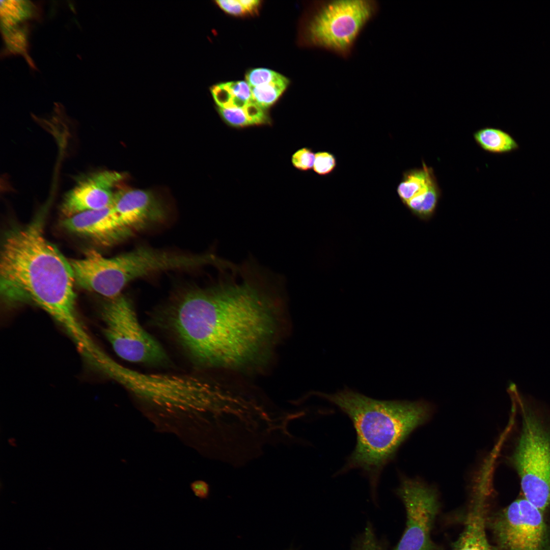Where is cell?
I'll return each instance as SVG.
<instances>
[{
    "label": "cell",
    "instance_id": "cell-9",
    "mask_svg": "<svg viewBox=\"0 0 550 550\" xmlns=\"http://www.w3.org/2000/svg\"><path fill=\"white\" fill-rule=\"evenodd\" d=\"M397 493L405 506L407 522L395 550H437L430 537L439 509L435 490L420 481L404 478Z\"/></svg>",
    "mask_w": 550,
    "mask_h": 550
},
{
    "label": "cell",
    "instance_id": "cell-24",
    "mask_svg": "<svg viewBox=\"0 0 550 550\" xmlns=\"http://www.w3.org/2000/svg\"><path fill=\"white\" fill-rule=\"evenodd\" d=\"M357 550H383L379 545L372 529L367 528Z\"/></svg>",
    "mask_w": 550,
    "mask_h": 550
},
{
    "label": "cell",
    "instance_id": "cell-19",
    "mask_svg": "<svg viewBox=\"0 0 550 550\" xmlns=\"http://www.w3.org/2000/svg\"><path fill=\"white\" fill-rule=\"evenodd\" d=\"M289 79L282 76L270 82L251 88L253 101L265 109L274 103L285 90Z\"/></svg>",
    "mask_w": 550,
    "mask_h": 550
},
{
    "label": "cell",
    "instance_id": "cell-1",
    "mask_svg": "<svg viewBox=\"0 0 550 550\" xmlns=\"http://www.w3.org/2000/svg\"><path fill=\"white\" fill-rule=\"evenodd\" d=\"M241 277L240 282L231 278L183 289L165 309L169 329L196 364L244 366L257 363L269 348L281 286L246 265Z\"/></svg>",
    "mask_w": 550,
    "mask_h": 550
},
{
    "label": "cell",
    "instance_id": "cell-4",
    "mask_svg": "<svg viewBox=\"0 0 550 550\" xmlns=\"http://www.w3.org/2000/svg\"><path fill=\"white\" fill-rule=\"evenodd\" d=\"M507 392L521 418L507 461L517 474L523 497L543 512L550 506V409L514 383Z\"/></svg>",
    "mask_w": 550,
    "mask_h": 550
},
{
    "label": "cell",
    "instance_id": "cell-25",
    "mask_svg": "<svg viewBox=\"0 0 550 550\" xmlns=\"http://www.w3.org/2000/svg\"><path fill=\"white\" fill-rule=\"evenodd\" d=\"M193 489L195 494L201 499H205L208 497L209 488L208 485L202 481L195 482L193 485Z\"/></svg>",
    "mask_w": 550,
    "mask_h": 550
},
{
    "label": "cell",
    "instance_id": "cell-15",
    "mask_svg": "<svg viewBox=\"0 0 550 550\" xmlns=\"http://www.w3.org/2000/svg\"><path fill=\"white\" fill-rule=\"evenodd\" d=\"M210 91L219 107L242 108L252 102L251 88L244 81L220 83L212 86Z\"/></svg>",
    "mask_w": 550,
    "mask_h": 550
},
{
    "label": "cell",
    "instance_id": "cell-13",
    "mask_svg": "<svg viewBox=\"0 0 550 550\" xmlns=\"http://www.w3.org/2000/svg\"><path fill=\"white\" fill-rule=\"evenodd\" d=\"M62 224L70 232L92 238L105 245L122 242L134 234L122 223L113 206L77 213L66 217Z\"/></svg>",
    "mask_w": 550,
    "mask_h": 550
},
{
    "label": "cell",
    "instance_id": "cell-18",
    "mask_svg": "<svg viewBox=\"0 0 550 550\" xmlns=\"http://www.w3.org/2000/svg\"><path fill=\"white\" fill-rule=\"evenodd\" d=\"M1 11L2 28L6 29L32 18L36 8L29 1H2Z\"/></svg>",
    "mask_w": 550,
    "mask_h": 550
},
{
    "label": "cell",
    "instance_id": "cell-8",
    "mask_svg": "<svg viewBox=\"0 0 550 550\" xmlns=\"http://www.w3.org/2000/svg\"><path fill=\"white\" fill-rule=\"evenodd\" d=\"M486 526L501 550H550L542 512L524 497L487 516Z\"/></svg>",
    "mask_w": 550,
    "mask_h": 550
},
{
    "label": "cell",
    "instance_id": "cell-22",
    "mask_svg": "<svg viewBox=\"0 0 550 550\" xmlns=\"http://www.w3.org/2000/svg\"><path fill=\"white\" fill-rule=\"evenodd\" d=\"M315 154L307 148H302L296 151L292 156V162L296 168L307 171L311 169L315 160Z\"/></svg>",
    "mask_w": 550,
    "mask_h": 550
},
{
    "label": "cell",
    "instance_id": "cell-21",
    "mask_svg": "<svg viewBox=\"0 0 550 550\" xmlns=\"http://www.w3.org/2000/svg\"><path fill=\"white\" fill-rule=\"evenodd\" d=\"M336 166V158L332 154L325 151L315 154L313 169L318 174H329L335 169Z\"/></svg>",
    "mask_w": 550,
    "mask_h": 550
},
{
    "label": "cell",
    "instance_id": "cell-26",
    "mask_svg": "<svg viewBox=\"0 0 550 550\" xmlns=\"http://www.w3.org/2000/svg\"><path fill=\"white\" fill-rule=\"evenodd\" d=\"M240 2L245 8L247 13L256 11L260 3V1L258 0H240Z\"/></svg>",
    "mask_w": 550,
    "mask_h": 550
},
{
    "label": "cell",
    "instance_id": "cell-5",
    "mask_svg": "<svg viewBox=\"0 0 550 550\" xmlns=\"http://www.w3.org/2000/svg\"><path fill=\"white\" fill-rule=\"evenodd\" d=\"M378 10V4L373 0L317 1L303 20L301 42L346 59Z\"/></svg>",
    "mask_w": 550,
    "mask_h": 550
},
{
    "label": "cell",
    "instance_id": "cell-2",
    "mask_svg": "<svg viewBox=\"0 0 550 550\" xmlns=\"http://www.w3.org/2000/svg\"><path fill=\"white\" fill-rule=\"evenodd\" d=\"M39 216L4 236L0 255V291L11 305L33 302L56 320L81 350L92 344L76 313L70 263L45 236Z\"/></svg>",
    "mask_w": 550,
    "mask_h": 550
},
{
    "label": "cell",
    "instance_id": "cell-10",
    "mask_svg": "<svg viewBox=\"0 0 550 550\" xmlns=\"http://www.w3.org/2000/svg\"><path fill=\"white\" fill-rule=\"evenodd\" d=\"M122 179L123 175L116 171H103L87 175L66 194L62 212L68 217L113 206L114 187Z\"/></svg>",
    "mask_w": 550,
    "mask_h": 550
},
{
    "label": "cell",
    "instance_id": "cell-23",
    "mask_svg": "<svg viewBox=\"0 0 550 550\" xmlns=\"http://www.w3.org/2000/svg\"><path fill=\"white\" fill-rule=\"evenodd\" d=\"M216 4L226 12L233 15H242L247 12L240 0H219Z\"/></svg>",
    "mask_w": 550,
    "mask_h": 550
},
{
    "label": "cell",
    "instance_id": "cell-20",
    "mask_svg": "<svg viewBox=\"0 0 550 550\" xmlns=\"http://www.w3.org/2000/svg\"><path fill=\"white\" fill-rule=\"evenodd\" d=\"M282 76L270 69L260 68L249 71L245 75V79L250 88H253L276 80Z\"/></svg>",
    "mask_w": 550,
    "mask_h": 550
},
{
    "label": "cell",
    "instance_id": "cell-11",
    "mask_svg": "<svg viewBox=\"0 0 550 550\" xmlns=\"http://www.w3.org/2000/svg\"><path fill=\"white\" fill-rule=\"evenodd\" d=\"M397 194L411 213L428 222L435 215L442 196L432 168L422 160V167L409 169L403 175Z\"/></svg>",
    "mask_w": 550,
    "mask_h": 550
},
{
    "label": "cell",
    "instance_id": "cell-16",
    "mask_svg": "<svg viewBox=\"0 0 550 550\" xmlns=\"http://www.w3.org/2000/svg\"><path fill=\"white\" fill-rule=\"evenodd\" d=\"M477 145L483 150L492 153H503L517 148L515 140L506 132L499 128L485 127L473 133Z\"/></svg>",
    "mask_w": 550,
    "mask_h": 550
},
{
    "label": "cell",
    "instance_id": "cell-3",
    "mask_svg": "<svg viewBox=\"0 0 550 550\" xmlns=\"http://www.w3.org/2000/svg\"><path fill=\"white\" fill-rule=\"evenodd\" d=\"M317 395L347 415L355 428L356 444L343 470H362L373 487L399 446L429 418L433 409L423 400H377L346 388L334 394Z\"/></svg>",
    "mask_w": 550,
    "mask_h": 550
},
{
    "label": "cell",
    "instance_id": "cell-12",
    "mask_svg": "<svg viewBox=\"0 0 550 550\" xmlns=\"http://www.w3.org/2000/svg\"><path fill=\"white\" fill-rule=\"evenodd\" d=\"M113 207L122 223L134 233L163 221V204L151 191L125 189L115 193Z\"/></svg>",
    "mask_w": 550,
    "mask_h": 550
},
{
    "label": "cell",
    "instance_id": "cell-14",
    "mask_svg": "<svg viewBox=\"0 0 550 550\" xmlns=\"http://www.w3.org/2000/svg\"><path fill=\"white\" fill-rule=\"evenodd\" d=\"M486 492L481 490L474 497L453 550H501L490 544L486 536Z\"/></svg>",
    "mask_w": 550,
    "mask_h": 550
},
{
    "label": "cell",
    "instance_id": "cell-6",
    "mask_svg": "<svg viewBox=\"0 0 550 550\" xmlns=\"http://www.w3.org/2000/svg\"><path fill=\"white\" fill-rule=\"evenodd\" d=\"M106 299L101 310L103 331L116 353L132 363H168L162 347L140 324L130 299L122 294Z\"/></svg>",
    "mask_w": 550,
    "mask_h": 550
},
{
    "label": "cell",
    "instance_id": "cell-17",
    "mask_svg": "<svg viewBox=\"0 0 550 550\" xmlns=\"http://www.w3.org/2000/svg\"><path fill=\"white\" fill-rule=\"evenodd\" d=\"M218 110L224 120L234 126L261 124L267 120L264 109L253 101L242 108L218 107Z\"/></svg>",
    "mask_w": 550,
    "mask_h": 550
},
{
    "label": "cell",
    "instance_id": "cell-7",
    "mask_svg": "<svg viewBox=\"0 0 550 550\" xmlns=\"http://www.w3.org/2000/svg\"><path fill=\"white\" fill-rule=\"evenodd\" d=\"M103 372L134 394L175 404L201 405L212 389V384L195 376L144 374L112 359Z\"/></svg>",
    "mask_w": 550,
    "mask_h": 550
}]
</instances>
